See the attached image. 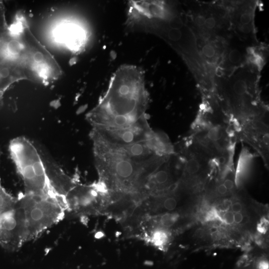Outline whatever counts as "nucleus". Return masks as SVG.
<instances>
[{"mask_svg":"<svg viewBox=\"0 0 269 269\" xmlns=\"http://www.w3.org/2000/svg\"><path fill=\"white\" fill-rule=\"evenodd\" d=\"M217 191L218 193L220 195H225L227 192V189L224 185V184H220L217 187Z\"/></svg>","mask_w":269,"mask_h":269,"instance_id":"28","label":"nucleus"},{"mask_svg":"<svg viewBox=\"0 0 269 269\" xmlns=\"http://www.w3.org/2000/svg\"><path fill=\"white\" fill-rule=\"evenodd\" d=\"M108 194L98 181L89 185L77 182L64 198L66 212L82 216L102 214Z\"/></svg>","mask_w":269,"mask_h":269,"instance_id":"6","label":"nucleus"},{"mask_svg":"<svg viewBox=\"0 0 269 269\" xmlns=\"http://www.w3.org/2000/svg\"><path fill=\"white\" fill-rule=\"evenodd\" d=\"M242 210V205L239 202H236L231 205V211L234 213L241 212Z\"/></svg>","mask_w":269,"mask_h":269,"instance_id":"25","label":"nucleus"},{"mask_svg":"<svg viewBox=\"0 0 269 269\" xmlns=\"http://www.w3.org/2000/svg\"><path fill=\"white\" fill-rule=\"evenodd\" d=\"M261 69L247 62L228 76L224 81L225 90L234 107L248 110L253 104Z\"/></svg>","mask_w":269,"mask_h":269,"instance_id":"7","label":"nucleus"},{"mask_svg":"<svg viewBox=\"0 0 269 269\" xmlns=\"http://www.w3.org/2000/svg\"><path fill=\"white\" fill-rule=\"evenodd\" d=\"M178 217L179 215L176 213H165L160 217L159 222L163 227H170L174 224Z\"/></svg>","mask_w":269,"mask_h":269,"instance_id":"19","label":"nucleus"},{"mask_svg":"<svg viewBox=\"0 0 269 269\" xmlns=\"http://www.w3.org/2000/svg\"><path fill=\"white\" fill-rule=\"evenodd\" d=\"M224 132L222 128L219 126H215L210 128L206 135L208 140L218 143L223 137Z\"/></svg>","mask_w":269,"mask_h":269,"instance_id":"16","label":"nucleus"},{"mask_svg":"<svg viewBox=\"0 0 269 269\" xmlns=\"http://www.w3.org/2000/svg\"><path fill=\"white\" fill-rule=\"evenodd\" d=\"M177 201L173 197H167L163 202L164 208L168 211H172L177 206Z\"/></svg>","mask_w":269,"mask_h":269,"instance_id":"20","label":"nucleus"},{"mask_svg":"<svg viewBox=\"0 0 269 269\" xmlns=\"http://www.w3.org/2000/svg\"><path fill=\"white\" fill-rule=\"evenodd\" d=\"M18 198L26 222L27 242L38 238L65 216V202L54 192L44 195L23 193Z\"/></svg>","mask_w":269,"mask_h":269,"instance_id":"4","label":"nucleus"},{"mask_svg":"<svg viewBox=\"0 0 269 269\" xmlns=\"http://www.w3.org/2000/svg\"><path fill=\"white\" fill-rule=\"evenodd\" d=\"M18 200L2 187L0 179V220L15 206Z\"/></svg>","mask_w":269,"mask_h":269,"instance_id":"15","label":"nucleus"},{"mask_svg":"<svg viewBox=\"0 0 269 269\" xmlns=\"http://www.w3.org/2000/svg\"><path fill=\"white\" fill-rule=\"evenodd\" d=\"M54 36L57 41L64 44L73 52H79L84 49L89 34L82 25L69 20L55 28Z\"/></svg>","mask_w":269,"mask_h":269,"instance_id":"11","label":"nucleus"},{"mask_svg":"<svg viewBox=\"0 0 269 269\" xmlns=\"http://www.w3.org/2000/svg\"><path fill=\"white\" fill-rule=\"evenodd\" d=\"M27 242L26 222L18 198L15 207L0 221V246L14 252Z\"/></svg>","mask_w":269,"mask_h":269,"instance_id":"9","label":"nucleus"},{"mask_svg":"<svg viewBox=\"0 0 269 269\" xmlns=\"http://www.w3.org/2000/svg\"><path fill=\"white\" fill-rule=\"evenodd\" d=\"M267 221L264 219L258 225V230L261 233H265L267 230Z\"/></svg>","mask_w":269,"mask_h":269,"instance_id":"24","label":"nucleus"},{"mask_svg":"<svg viewBox=\"0 0 269 269\" xmlns=\"http://www.w3.org/2000/svg\"><path fill=\"white\" fill-rule=\"evenodd\" d=\"M154 134L145 117L124 127L92 128L90 135L92 141L110 146H123L148 140Z\"/></svg>","mask_w":269,"mask_h":269,"instance_id":"8","label":"nucleus"},{"mask_svg":"<svg viewBox=\"0 0 269 269\" xmlns=\"http://www.w3.org/2000/svg\"><path fill=\"white\" fill-rule=\"evenodd\" d=\"M201 163L196 158L192 157L186 162L184 171L188 175H194L201 169Z\"/></svg>","mask_w":269,"mask_h":269,"instance_id":"17","label":"nucleus"},{"mask_svg":"<svg viewBox=\"0 0 269 269\" xmlns=\"http://www.w3.org/2000/svg\"><path fill=\"white\" fill-rule=\"evenodd\" d=\"M256 6L255 1H230V29L242 41L254 43L256 41L254 22Z\"/></svg>","mask_w":269,"mask_h":269,"instance_id":"10","label":"nucleus"},{"mask_svg":"<svg viewBox=\"0 0 269 269\" xmlns=\"http://www.w3.org/2000/svg\"><path fill=\"white\" fill-rule=\"evenodd\" d=\"M5 48L8 55L13 56L20 53L22 50V45L18 41L11 40L6 43Z\"/></svg>","mask_w":269,"mask_h":269,"instance_id":"18","label":"nucleus"},{"mask_svg":"<svg viewBox=\"0 0 269 269\" xmlns=\"http://www.w3.org/2000/svg\"><path fill=\"white\" fill-rule=\"evenodd\" d=\"M223 184L227 188V190H231L234 188L235 183L232 180L227 178L224 181Z\"/></svg>","mask_w":269,"mask_h":269,"instance_id":"26","label":"nucleus"},{"mask_svg":"<svg viewBox=\"0 0 269 269\" xmlns=\"http://www.w3.org/2000/svg\"><path fill=\"white\" fill-rule=\"evenodd\" d=\"M34 62L42 65V63L45 62L46 57L41 51L35 52L33 55Z\"/></svg>","mask_w":269,"mask_h":269,"instance_id":"23","label":"nucleus"},{"mask_svg":"<svg viewBox=\"0 0 269 269\" xmlns=\"http://www.w3.org/2000/svg\"><path fill=\"white\" fill-rule=\"evenodd\" d=\"M252 159V155L247 149H242L239 158L235 177V184L237 186L240 185L242 179L248 172Z\"/></svg>","mask_w":269,"mask_h":269,"instance_id":"14","label":"nucleus"},{"mask_svg":"<svg viewBox=\"0 0 269 269\" xmlns=\"http://www.w3.org/2000/svg\"><path fill=\"white\" fill-rule=\"evenodd\" d=\"M93 143L98 182L110 193L142 197L149 177L169 157L158 156L147 161L140 162L102 144Z\"/></svg>","mask_w":269,"mask_h":269,"instance_id":"2","label":"nucleus"},{"mask_svg":"<svg viewBox=\"0 0 269 269\" xmlns=\"http://www.w3.org/2000/svg\"><path fill=\"white\" fill-rule=\"evenodd\" d=\"M234 219L235 223L240 224L243 220V214L241 212L234 213Z\"/></svg>","mask_w":269,"mask_h":269,"instance_id":"27","label":"nucleus"},{"mask_svg":"<svg viewBox=\"0 0 269 269\" xmlns=\"http://www.w3.org/2000/svg\"><path fill=\"white\" fill-rule=\"evenodd\" d=\"M205 220L207 221L218 220L223 222L222 217L219 215L217 211L215 209H212L207 213Z\"/></svg>","mask_w":269,"mask_h":269,"instance_id":"21","label":"nucleus"},{"mask_svg":"<svg viewBox=\"0 0 269 269\" xmlns=\"http://www.w3.org/2000/svg\"><path fill=\"white\" fill-rule=\"evenodd\" d=\"M247 48L245 50L239 46L229 44L228 42L216 71L219 68L220 71L228 76L245 64L247 62Z\"/></svg>","mask_w":269,"mask_h":269,"instance_id":"13","label":"nucleus"},{"mask_svg":"<svg viewBox=\"0 0 269 269\" xmlns=\"http://www.w3.org/2000/svg\"><path fill=\"white\" fill-rule=\"evenodd\" d=\"M234 213L231 211L226 212L222 217L223 222L228 225L233 224L234 223Z\"/></svg>","mask_w":269,"mask_h":269,"instance_id":"22","label":"nucleus"},{"mask_svg":"<svg viewBox=\"0 0 269 269\" xmlns=\"http://www.w3.org/2000/svg\"><path fill=\"white\" fill-rule=\"evenodd\" d=\"M129 12L132 16L137 18L166 19L170 15L167 5L162 1H131Z\"/></svg>","mask_w":269,"mask_h":269,"instance_id":"12","label":"nucleus"},{"mask_svg":"<svg viewBox=\"0 0 269 269\" xmlns=\"http://www.w3.org/2000/svg\"><path fill=\"white\" fill-rule=\"evenodd\" d=\"M230 2H191L190 27L197 42L228 39Z\"/></svg>","mask_w":269,"mask_h":269,"instance_id":"5","label":"nucleus"},{"mask_svg":"<svg viewBox=\"0 0 269 269\" xmlns=\"http://www.w3.org/2000/svg\"><path fill=\"white\" fill-rule=\"evenodd\" d=\"M148 103L141 70L135 66L123 65L113 74L106 93L86 118L92 128L129 126L146 117Z\"/></svg>","mask_w":269,"mask_h":269,"instance_id":"1","label":"nucleus"},{"mask_svg":"<svg viewBox=\"0 0 269 269\" xmlns=\"http://www.w3.org/2000/svg\"><path fill=\"white\" fill-rule=\"evenodd\" d=\"M9 150L23 181L24 194L44 195L54 192L36 144L23 136L18 137L10 141Z\"/></svg>","mask_w":269,"mask_h":269,"instance_id":"3","label":"nucleus"}]
</instances>
